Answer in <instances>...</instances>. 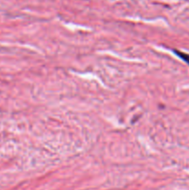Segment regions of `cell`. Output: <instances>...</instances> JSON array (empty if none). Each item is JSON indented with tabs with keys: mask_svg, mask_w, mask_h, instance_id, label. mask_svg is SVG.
<instances>
[{
	"mask_svg": "<svg viewBox=\"0 0 189 190\" xmlns=\"http://www.w3.org/2000/svg\"><path fill=\"white\" fill-rule=\"evenodd\" d=\"M175 53H176L182 59H183L185 62H187V63L189 64V55H187V54H185V53H183V52H180V51H177V50H175Z\"/></svg>",
	"mask_w": 189,
	"mask_h": 190,
	"instance_id": "1",
	"label": "cell"
}]
</instances>
